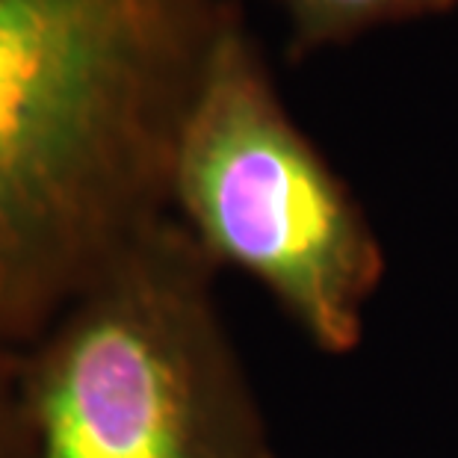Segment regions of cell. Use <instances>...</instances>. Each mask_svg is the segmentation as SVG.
<instances>
[{
    "label": "cell",
    "mask_w": 458,
    "mask_h": 458,
    "mask_svg": "<svg viewBox=\"0 0 458 458\" xmlns=\"http://www.w3.org/2000/svg\"><path fill=\"white\" fill-rule=\"evenodd\" d=\"M172 216L216 269L258 281L317 352L344 358L360 346L385 278L382 240L233 15L183 115Z\"/></svg>",
    "instance_id": "cell-3"
},
{
    "label": "cell",
    "mask_w": 458,
    "mask_h": 458,
    "mask_svg": "<svg viewBox=\"0 0 458 458\" xmlns=\"http://www.w3.org/2000/svg\"><path fill=\"white\" fill-rule=\"evenodd\" d=\"M301 45L337 42L391 18L428 13L453 0H284Z\"/></svg>",
    "instance_id": "cell-4"
},
{
    "label": "cell",
    "mask_w": 458,
    "mask_h": 458,
    "mask_svg": "<svg viewBox=\"0 0 458 458\" xmlns=\"http://www.w3.org/2000/svg\"><path fill=\"white\" fill-rule=\"evenodd\" d=\"M216 0H0V344L30 346L172 216Z\"/></svg>",
    "instance_id": "cell-1"
},
{
    "label": "cell",
    "mask_w": 458,
    "mask_h": 458,
    "mask_svg": "<svg viewBox=\"0 0 458 458\" xmlns=\"http://www.w3.org/2000/svg\"><path fill=\"white\" fill-rule=\"evenodd\" d=\"M0 458H36L24 399V349L0 344Z\"/></svg>",
    "instance_id": "cell-5"
},
{
    "label": "cell",
    "mask_w": 458,
    "mask_h": 458,
    "mask_svg": "<svg viewBox=\"0 0 458 458\" xmlns=\"http://www.w3.org/2000/svg\"><path fill=\"white\" fill-rule=\"evenodd\" d=\"M169 216L24 346L36 458H278L216 301Z\"/></svg>",
    "instance_id": "cell-2"
}]
</instances>
